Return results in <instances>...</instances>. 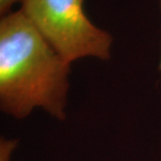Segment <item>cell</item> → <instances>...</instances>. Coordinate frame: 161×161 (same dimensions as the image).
I'll list each match as a JSON object with an SVG mask.
<instances>
[{"label":"cell","instance_id":"obj_1","mask_svg":"<svg viewBox=\"0 0 161 161\" xmlns=\"http://www.w3.org/2000/svg\"><path fill=\"white\" fill-rule=\"evenodd\" d=\"M71 64L41 36L22 10L0 22V108L23 119L35 108L64 120Z\"/></svg>","mask_w":161,"mask_h":161},{"label":"cell","instance_id":"obj_2","mask_svg":"<svg viewBox=\"0 0 161 161\" xmlns=\"http://www.w3.org/2000/svg\"><path fill=\"white\" fill-rule=\"evenodd\" d=\"M84 0H23L21 10L66 62L111 58L112 36L95 26L83 10Z\"/></svg>","mask_w":161,"mask_h":161},{"label":"cell","instance_id":"obj_3","mask_svg":"<svg viewBox=\"0 0 161 161\" xmlns=\"http://www.w3.org/2000/svg\"><path fill=\"white\" fill-rule=\"evenodd\" d=\"M18 141L14 139L1 138L0 140V161H10L14 150L16 149Z\"/></svg>","mask_w":161,"mask_h":161},{"label":"cell","instance_id":"obj_4","mask_svg":"<svg viewBox=\"0 0 161 161\" xmlns=\"http://www.w3.org/2000/svg\"><path fill=\"white\" fill-rule=\"evenodd\" d=\"M18 1H23V0H0V13L2 16L8 14L10 8L15 3H17Z\"/></svg>","mask_w":161,"mask_h":161},{"label":"cell","instance_id":"obj_5","mask_svg":"<svg viewBox=\"0 0 161 161\" xmlns=\"http://www.w3.org/2000/svg\"><path fill=\"white\" fill-rule=\"evenodd\" d=\"M159 2H160V6H161V0H159ZM159 70L161 71V54H160V62H159Z\"/></svg>","mask_w":161,"mask_h":161}]
</instances>
